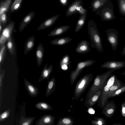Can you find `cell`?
<instances>
[{
	"instance_id": "6da1fadb",
	"label": "cell",
	"mask_w": 125,
	"mask_h": 125,
	"mask_svg": "<svg viewBox=\"0 0 125 125\" xmlns=\"http://www.w3.org/2000/svg\"><path fill=\"white\" fill-rule=\"evenodd\" d=\"M88 32L91 41L90 45L99 52H102L103 48L101 36L96 25L94 20H89L87 25Z\"/></svg>"
},
{
	"instance_id": "7a4b0ae2",
	"label": "cell",
	"mask_w": 125,
	"mask_h": 125,
	"mask_svg": "<svg viewBox=\"0 0 125 125\" xmlns=\"http://www.w3.org/2000/svg\"><path fill=\"white\" fill-rule=\"evenodd\" d=\"M115 70H109L105 72L97 75L94 78L93 83L89 90L85 98H90L96 93L104 86L105 83L112 73L115 71Z\"/></svg>"
},
{
	"instance_id": "3957f363",
	"label": "cell",
	"mask_w": 125,
	"mask_h": 125,
	"mask_svg": "<svg viewBox=\"0 0 125 125\" xmlns=\"http://www.w3.org/2000/svg\"><path fill=\"white\" fill-rule=\"evenodd\" d=\"M93 78L92 73L86 74L81 78L76 83L74 91V98L78 99L85 91Z\"/></svg>"
},
{
	"instance_id": "277c9868",
	"label": "cell",
	"mask_w": 125,
	"mask_h": 125,
	"mask_svg": "<svg viewBox=\"0 0 125 125\" xmlns=\"http://www.w3.org/2000/svg\"><path fill=\"white\" fill-rule=\"evenodd\" d=\"M99 15L102 21H108L116 18L114 10V5L109 0H107L105 4L95 12Z\"/></svg>"
},
{
	"instance_id": "5b68a950",
	"label": "cell",
	"mask_w": 125,
	"mask_h": 125,
	"mask_svg": "<svg viewBox=\"0 0 125 125\" xmlns=\"http://www.w3.org/2000/svg\"><path fill=\"white\" fill-rule=\"evenodd\" d=\"M116 78L115 75L112 74L106 81L98 102V106L103 108L108 102V96L110 88L114 83Z\"/></svg>"
},
{
	"instance_id": "8992f818",
	"label": "cell",
	"mask_w": 125,
	"mask_h": 125,
	"mask_svg": "<svg viewBox=\"0 0 125 125\" xmlns=\"http://www.w3.org/2000/svg\"><path fill=\"white\" fill-rule=\"evenodd\" d=\"M95 61L92 59H88L80 61L77 63L75 69L71 72L70 75V83L73 85L81 72L86 67L92 65Z\"/></svg>"
},
{
	"instance_id": "52a82bcc",
	"label": "cell",
	"mask_w": 125,
	"mask_h": 125,
	"mask_svg": "<svg viewBox=\"0 0 125 125\" xmlns=\"http://www.w3.org/2000/svg\"><path fill=\"white\" fill-rule=\"evenodd\" d=\"M82 0H76L73 2L68 7L66 13V17L78 14L80 16L83 15L85 11Z\"/></svg>"
},
{
	"instance_id": "ba28073f",
	"label": "cell",
	"mask_w": 125,
	"mask_h": 125,
	"mask_svg": "<svg viewBox=\"0 0 125 125\" xmlns=\"http://www.w3.org/2000/svg\"><path fill=\"white\" fill-rule=\"evenodd\" d=\"M15 23L12 21L6 26L0 34V45L6 43L8 39L12 36L15 29Z\"/></svg>"
},
{
	"instance_id": "9c48e42d",
	"label": "cell",
	"mask_w": 125,
	"mask_h": 125,
	"mask_svg": "<svg viewBox=\"0 0 125 125\" xmlns=\"http://www.w3.org/2000/svg\"><path fill=\"white\" fill-rule=\"evenodd\" d=\"M107 39L110 44L113 50L117 49L118 44V32L117 30L110 29L106 31Z\"/></svg>"
},
{
	"instance_id": "30bf717a",
	"label": "cell",
	"mask_w": 125,
	"mask_h": 125,
	"mask_svg": "<svg viewBox=\"0 0 125 125\" xmlns=\"http://www.w3.org/2000/svg\"><path fill=\"white\" fill-rule=\"evenodd\" d=\"M125 67V62L124 61H110L103 63L100 66L101 68L109 70H116Z\"/></svg>"
},
{
	"instance_id": "8fae6325",
	"label": "cell",
	"mask_w": 125,
	"mask_h": 125,
	"mask_svg": "<svg viewBox=\"0 0 125 125\" xmlns=\"http://www.w3.org/2000/svg\"><path fill=\"white\" fill-rule=\"evenodd\" d=\"M103 114L107 117H111L115 112L116 106L113 100L107 102L103 108Z\"/></svg>"
},
{
	"instance_id": "7c38bea8",
	"label": "cell",
	"mask_w": 125,
	"mask_h": 125,
	"mask_svg": "<svg viewBox=\"0 0 125 125\" xmlns=\"http://www.w3.org/2000/svg\"><path fill=\"white\" fill-rule=\"evenodd\" d=\"M55 117L50 114H46L42 116L36 121L35 125H54Z\"/></svg>"
},
{
	"instance_id": "4fadbf2b",
	"label": "cell",
	"mask_w": 125,
	"mask_h": 125,
	"mask_svg": "<svg viewBox=\"0 0 125 125\" xmlns=\"http://www.w3.org/2000/svg\"><path fill=\"white\" fill-rule=\"evenodd\" d=\"M90 44L87 40H84L81 41L78 44L75 49L77 53L83 54L86 53L91 50L89 45Z\"/></svg>"
},
{
	"instance_id": "5bb4252c",
	"label": "cell",
	"mask_w": 125,
	"mask_h": 125,
	"mask_svg": "<svg viewBox=\"0 0 125 125\" xmlns=\"http://www.w3.org/2000/svg\"><path fill=\"white\" fill-rule=\"evenodd\" d=\"M26 89L31 97H36L39 93V89L31 83L24 78H23Z\"/></svg>"
},
{
	"instance_id": "9a60e30c",
	"label": "cell",
	"mask_w": 125,
	"mask_h": 125,
	"mask_svg": "<svg viewBox=\"0 0 125 125\" xmlns=\"http://www.w3.org/2000/svg\"><path fill=\"white\" fill-rule=\"evenodd\" d=\"M59 16V14H57L46 19L40 25L37 31H40L50 27L55 23Z\"/></svg>"
},
{
	"instance_id": "2e32d148",
	"label": "cell",
	"mask_w": 125,
	"mask_h": 125,
	"mask_svg": "<svg viewBox=\"0 0 125 125\" xmlns=\"http://www.w3.org/2000/svg\"><path fill=\"white\" fill-rule=\"evenodd\" d=\"M48 64H46L43 67L38 80L39 82L45 79H49L52 71L53 66L52 64H51L48 67Z\"/></svg>"
},
{
	"instance_id": "e0dca14e",
	"label": "cell",
	"mask_w": 125,
	"mask_h": 125,
	"mask_svg": "<svg viewBox=\"0 0 125 125\" xmlns=\"http://www.w3.org/2000/svg\"><path fill=\"white\" fill-rule=\"evenodd\" d=\"M35 15L34 12L31 11L24 18L19 25V30L20 32L22 31L26 26L31 21Z\"/></svg>"
},
{
	"instance_id": "ac0fdd59",
	"label": "cell",
	"mask_w": 125,
	"mask_h": 125,
	"mask_svg": "<svg viewBox=\"0 0 125 125\" xmlns=\"http://www.w3.org/2000/svg\"><path fill=\"white\" fill-rule=\"evenodd\" d=\"M104 86L93 96L85 100L84 102V105L86 107H92L98 102Z\"/></svg>"
},
{
	"instance_id": "d6986e66",
	"label": "cell",
	"mask_w": 125,
	"mask_h": 125,
	"mask_svg": "<svg viewBox=\"0 0 125 125\" xmlns=\"http://www.w3.org/2000/svg\"><path fill=\"white\" fill-rule=\"evenodd\" d=\"M44 48L42 44L39 43L36 48V57L37 63L38 67H40L42 62L44 53Z\"/></svg>"
},
{
	"instance_id": "ffe728a7",
	"label": "cell",
	"mask_w": 125,
	"mask_h": 125,
	"mask_svg": "<svg viewBox=\"0 0 125 125\" xmlns=\"http://www.w3.org/2000/svg\"><path fill=\"white\" fill-rule=\"evenodd\" d=\"M70 27L68 25H63L57 27L51 31L48 36L53 37L61 35L67 31Z\"/></svg>"
},
{
	"instance_id": "44dd1931",
	"label": "cell",
	"mask_w": 125,
	"mask_h": 125,
	"mask_svg": "<svg viewBox=\"0 0 125 125\" xmlns=\"http://www.w3.org/2000/svg\"><path fill=\"white\" fill-rule=\"evenodd\" d=\"M71 62L69 56L66 54L63 56L60 60L59 66L61 69L64 71L67 70L69 68Z\"/></svg>"
},
{
	"instance_id": "7402d4cb",
	"label": "cell",
	"mask_w": 125,
	"mask_h": 125,
	"mask_svg": "<svg viewBox=\"0 0 125 125\" xmlns=\"http://www.w3.org/2000/svg\"><path fill=\"white\" fill-rule=\"evenodd\" d=\"M73 40L69 37H63L57 38L51 41L50 42L51 44L59 46H62L65 45Z\"/></svg>"
},
{
	"instance_id": "603a6c76",
	"label": "cell",
	"mask_w": 125,
	"mask_h": 125,
	"mask_svg": "<svg viewBox=\"0 0 125 125\" xmlns=\"http://www.w3.org/2000/svg\"><path fill=\"white\" fill-rule=\"evenodd\" d=\"M35 43V37L34 36L29 37L26 40L25 44L24 55L27 54L33 48Z\"/></svg>"
},
{
	"instance_id": "cb8c5ba5",
	"label": "cell",
	"mask_w": 125,
	"mask_h": 125,
	"mask_svg": "<svg viewBox=\"0 0 125 125\" xmlns=\"http://www.w3.org/2000/svg\"><path fill=\"white\" fill-rule=\"evenodd\" d=\"M87 10L86 9L84 13L80 16L75 27V32H77L82 29L85 23L87 16Z\"/></svg>"
},
{
	"instance_id": "d4e9b609",
	"label": "cell",
	"mask_w": 125,
	"mask_h": 125,
	"mask_svg": "<svg viewBox=\"0 0 125 125\" xmlns=\"http://www.w3.org/2000/svg\"><path fill=\"white\" fill-rule=\"evenodd\" d=\"M55 85L56 79L54 77H53L48 81L45 94L46 97H48L54 92Z\"/></svg>"
},
{
	"instance_id": "484cf974",
	"label": "cell",
	"mask_w": 125,
	"mask_h": 125,
	"mask_svg": "<svg viewBox=\"0 0 125 125\" xmlns=\"http://www.w3.org/2000/svg\"><path fill=\"white\" fill-rule=\"evenodd\" d=\"M36 117L26 116L24 114L22 115L18 125H32Z\"/></svg>"
},
{
	"instance_id": "4316f807",
	"label": "cell",
	"mask_w": 125,
	"mask_h": 125,
	"mask_svg": "<svg viewBox=\"0 0 125 125\" xmlns=\"http://www.w3.org/2000/svg\"><path fill=\"white\" fill-rule=\"evenodd\" d=\"M124 83L116 77L113 84L110 88L108 94V99L111 98L113 94Z\"/></svg>"
},
{
	"instance_id": "83f0119b",
	"label": "cell",
	"mask_w": 125,
	"mask_h": 125,
	"mask_svg": "<svg viewBox=\"0 0 125 125\" xmlns=\"http://www.w3.org/2000/svg\"><path fill=\"white\" fill-rule=\"evenodd\" d=\"M11 0H1L0 3V15L4 13H7L11 7Z\"/></svg>"
},
{
	"instance_id": "f1b7e54d",
	"label": "cell",
	"mask_w": 125,
	"mask_h": 125,
	"mask_svg": "<svg viewBox=\"0 0 125 125\" xmlns=\"http://www.w3.org/2000/svg\"><path fill=\"white\" fill-rule=\"evenodd\" d=\"M107 0H93L91 5L93 12H96L102 6Z\"/></svg>"
},
{
	"instance_id": "f546056e",
	"label": "cell",
	"mask_w": 125,
	"mask_h": 125,
	"mask_svg": "<svg viewBox=\"0 0 125 125\" xmlns=\"http://www.w3.org/2000/svg\"><path fill=\"white\" fill-rule=\"evenodd\" d=\"M35 108L39 110L46 111L53 109V107L48 103L43 101L39 102L35 105Z\"/></svg>"
},
{
	"instance_id": "4dcf8cb0",
	"label": "cell",
	"mask_w": 125,
	"mask_h": 125,
	"mask_svg": "<svg viewBox=\"0 0 125 125\" xmlns=\"http://www.w3.org/2000/svg\"><path fill=\"white\" fill-rule=\"evenodd\" d=\"M73 119L69 116H64L61 117L55 125H73Z\"/></svg>"
},
{
	"instance_id": "1f68e13d",
	"label": "cell",
	"mask_w": 125,
	"mask_h": 125,
	"mask_svg": "<svg viewBox=\"0 0 125 125\" xmlns=\"http://www.w3.org/2000/svg\"><path fill=\"white\" fill-rule=\"evenodd\" d=\"M7 48L6 43L0 45V70L2 69V65L5 60Z\"/></svg>"
},
{
	"instance_id": "d6a6232c",
	"label": "cell",
	"mask_w": 125,
	"mask_h": 125,
	"mask_svg": "<svg viewBox=\"0 0 125 125\" xmlns=\"http://www.w3.org/2000/svg\"><path fill=\"white\" fill-rule=\"evenodd\" d=\"M7 47L9 53L13 55L15 53V47L12 36L7 42Z\"/></svg>"
},
{
	"instance_id": "836d02e7",
	"label": "cell",
	"mask_w": 125,
	"mask_h": 125,
	"mask_svg": "<svg viewBox=\"0 0 125 125\" xmlns=\"http://www.w3.org/2000/svg\"><path fill=\"white\" fill-rule=\"evenodd\" d=\"M23 0H15L11 5L10 9L11 13H13L19 10L21 8Z\"/></svg>"
},
{
	"instance_id": "e575fe53",
	"label": "cell",
	"mask_w": 125,
	"mask_h": 125,
	"mask_svg": "<svg viewBox=\"0 0 125 125\" xmlns=\"http://www.w3.org/2000/svg\"><path fill=\"white\" fill-rule=\"evenodd\" d=\"M92 125H106L105 119L101 117H94V119L91 121Z\"/></svg>"
},
{
	"instance_id": "d590c367",
	"label": "cell",
	"mask_w": 125,
	"mask_h": 125,
	"mask_svg": "<svg viewBox=\"0 0 125 125\" xmlns=\"http://www.w3.org/2000/svg\"><path fill=\"white\" fill-rule=\"evenodd\" d=\"M117 1L120 13L125 16V0H118Z\"/></svg>"
},
{
	"instance_id": "8d00e7d4",
	"label": "cell",
	"mask_w": 125,
	"mask_h": 125,
	"mask_svg": "<svg viewBox=\"0 0 125 125\" xmlns=\"http://www.w3.org/2000/svg\"><path fill=\"white\" fill-rule=\"evenodd\" d=\"M10 112L11 109H9L1 113L0 115V122H4L10 116Z\"/></svg>"
},
{
	"instance_id": "74e56055",
	"label": "cell",
	"mask_w": 125,
	"mask_h": 125,
	"mask_svg": "<svg viewBox=\"0 0 125 125\" xmlns=\"http://www.w3.org/2000/svg\"><path fill=\"white\" fill-rule=\"evenodd\" d=\"M125 92V84H124L113 94L111 98L120 95Z\"/></svg>"
},
{
	"instance_id": "f35d334b",
	"label": "cell",
	"mask_w": 125,
	"mask_h": 125,
	"mask_svg": "<svg viewBox=\"0 0 125 125\" xmlns=\"http://www.w3.org/2000/svg\"><path fill=\"white\" fill-rule=\"evenodd\" d=\"M5 74V72L4 69L0 70V94L1 95L2 90L3 82Z\"/></svg>"
},
{
	"instance_id": "ab89813d",
	"label": "cell",
	"mask_w": 125,
	"mask_h": 125,
	"mask_svg": "<svg viewBox=\"0 0 125 125\" xmlns=\"http://www.w3.org/2000/svg\"><path fill=\"white\" fill-rule=\"evenodd\" d=\"M7 21V13H4L0 15V24L3 27L5 25Z\"/></svg>"
},
{
	"instance_id": "60d3db41",
	"label": "cell",
	"mask_w": 125,
	"mask_h": 125,
	"mask_svg": "<svg viewBox=\"0 0 125 125\" xmlns=\"http://www.w3.org/2000/svg\"><path fill=\"white\" fill-rule=\"evenodd\" d=\"M121 113L122 116L125 118V100L121 104Z\"/></svg>"
},
{
	"instance_id": "b9f144b4",
	"label": "cell",
	"mask_w": 125,
	"mask_h": 125,
	"mask_svg": "<svg viewBox=\"0 0 125 125\" xmlns=\"http://www.w3.org/2000/svg\"><path fill=\"white\" fill-rule=\"evenodd\" d=\"M69 0H59V2L63 6L66 7L68 5Z\"/></svg>"
},
{
	"instance_id": "7bdbcfd3",
	"label": "cell",
	"mask_w": 125,
	"mask_h": 125,
	"mask_svg": "<svg viewBox=\"0 0 125 125\" xmlns=\"http://www.w3.org/2000/svg\"><path fill=\"white\" fill-rule=\"evenodd\" d=\"M121 54L123 56L125 55V44L124 47L122 51Z\"/></svg>"
},
{
	"instance_id": "ee69618b",
	"label": "cell",
	"mask_w": 125,
	"mask_h": 125,
	"mask_svg": "<svg viewBox=\"0 0 125 125\" xmlns=\"http://www.w3.org/2000/svg\"><path fill=\"white\" fill-rule=\"evenodd\" d=\"M3 30L2 26L1 24H0V34L1 33L2 31Z\"/></svg>"
},
{
	"instance_id": "f6af8a7d",
	"label": "cell",
	"mask_w": 125,
	"mask_h": 125,
	"mask_svg": "<svg viewBox=\"0 0 125 125\" xmlns=\"http://www.w3.org/2000/svg\"><path fill=\"white\" fill-rule=\"evenodd\" d=\"M113 125H123L120 124H117V123H115Z\"/></svg>"
},
{
	"instance_id": "bcb514c9",
	"label": "cell",
	"mask_w": 125,
	"mask_h": 125,
	"mask_svg": "<svg viewBox=\"0 0 125 125\" xmlns=\"http://www.w3.org/2000/svg\"><path fill=\"white\" fill-rule=\"evenodd\" d=\"M121 74L123 75H125V71L122 73Z\"/></svg>"
}]
</instances>
